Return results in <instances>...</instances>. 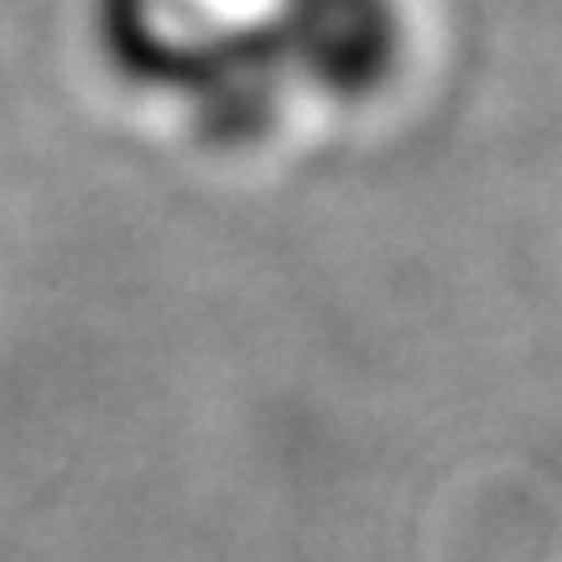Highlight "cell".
<instances>
[{
    "mask_svg": "<svg viewBox=\"0 0 562 562\" xmlns=\"http://www.w3.org/2000/svg\"><path fill=\"white\" fill-rule=\"evenodd\" d=\"M261 16L292 89L334 100L385 83L402 42L396 0H266Z\"/></svg>",
    "mask_w": 562,
    "mask_h": 562,
    "instance_id": "cell-2",
    "label": "cell"
},
{
    "mask_svg": "<svg viewBox=\"0 0 562 562\" xmlns=\"http://www.w3.org/2000/svg\"><path fill=\"white\" fill-rule=\"evenodd\" d=\"M94 37L125 83L182 100L220 146L256 140L292 94L266 21L214 0H94Z\"/></svg>",
    "mask_w": 562,
    "mask_h": 562,
    "instance_id": "cell-1",
    "label": "cell"
}]
</instances>
